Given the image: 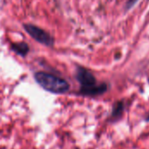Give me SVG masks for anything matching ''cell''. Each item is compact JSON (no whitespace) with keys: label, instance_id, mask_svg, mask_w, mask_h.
I'll use <instances>...</instances> for the list:
<instances>
[{"label":"cell","instance_id":"1","mask_svg":"<svg viewBox=\"0 0 149 149\" xmlns=\"http://www.w3.org/2000/svg\"><path fill=\"white\" fill-rule=\"evenodd\" d=\"M76 79L80 85L79 93L84 96H99L105 93L108 89L106 83H99L89 70L81 66H78L76 70Z\"/></svg>","mask_w":149,"mask_h":149},{"label":"cell","instance_id":"2","mask_svg":"<svg viewBox=\"0 0 149 149\" xmlns=\"http://www.w3.org/2000/svg\"><path fill=\"white\" fill-rule=\"evenodd\" d=\"M34 79L43 89L52 93L61 94L70 89V85L65 79L49 72H37L34 74Z\"/></svg>","mask_w":149,"mask_h":149},{"label":"cell","instance_id":"3","mask_svg":"<svg viewBox=\"0 0 149 149\" xmlns=\"http://www.w3.org/2000/svg\"><path fill=\"white\" fill-rule=\"evenodd\" d=\"M24 29L32 38H34L38 43L46 46H52L54 45V38L45 30L31 24H24Z\"/></svg>","mask_w":149,"mask_h":149},{"label":"cell","instance_id":"4","mask_svg":"<svg viewBox=\"0 0 149 149\" xmlns=\"http://www.w3.org/2000/svg\"><path fill=\"white\" fill-rule=\"evenodd\" d=\"M11 50L15 52L17 55L24 57L29 52V45L25 42L14 43L11 45Z\"/></svg>","mask_w":149,"mask_h":149},{"label":"cell","instance_id":"5","mask_svg":"<svg viewBox=\"0 0 149 149\" xmlns=\"http://www.w3.org/2000/svg\"><path fill=\"white\" fill-rule=\"evenodd\" d=\"M124 109H125V105L123 101H118L114 103L112 111V118L115 120L120 119L123 114Z\"/></svg>","mask_w":149,"mask_h":149},{"label":"cell","instance_id":"6","mask_svg":"<svg viewBox=\"0 0 149 149\" xmlns=\"http://www.w3.org/2000/svg\"><path fill=\"white\" fill-rule=\"evenodd\" d=\"M138 2V0H129L128 2H127V5H126V7H127V10H128V9H131L136 3Z\"/></svg>","mask_w":149,"mask_h":149},{"label":"cell","instance_id":"7","mask_svg":"<svg viewBox=\"0 0 149 149\" xmlns=\"http://www.w3.org/2000/svg\"><path fill=\"white\" fill-rule=\"evenodd\" d=\"M146 120L149 122V113H148V117H147V119H146Z\"/></svg>","mask_w":149,"mask_h":149}]
</instances>
